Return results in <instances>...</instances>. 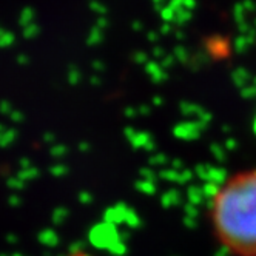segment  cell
Wrapping results in <instances>:
<instances>
[{
	"label": "cell",
	"instance_id": "1",
	"mask_svg": "<svg viewBox=\"0 0 256 256\" xmlns=\"http://www.w3.org/2000/svg\"><path fill=\"white\" fill-rule=\"evenodd\" d=\"M208 218L218 244L230 256H256V167L221 180L210 198Z\"/></svg>",
	"mask_w": 256,
	"mask_h": 256
}]
</instances>
